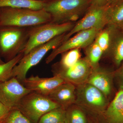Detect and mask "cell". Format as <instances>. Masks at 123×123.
<instances>
[{"mask_svg": "<svg viewBox=\"0 0 123 123\" xmlns=\"http://www.w3.org/2000/svg\"><path fill=\"white\" fill-rule=\"evenodd\" d=\"M50 14L44 9L34 10L22 8H0V26L29 27L50 22Z\"/></svg>", "mask_w": 123, "mask_h": 123, "instance_id": "6da1fadb", "label": "cell"}, {"mask_svg": "<svg viewBox=\"0 0 123 123\" xmlns=\"http://www.w3.org/2000/svg\"><path fill=\"white\" fill-rule=\"evenodd\" d=\"M29 27L0 26V56L5 62L24 50L29 38Z\"/></svg>", "mask_w": 123, "mask_h": 123, "instance_id": "7a4b0ae2", "label": "cell"}, {"mask_svg": "<svg viewBox=\"0 0 123 123\" xmlns=\"http://www.w3.org/2000/svg\"><path fill=\"white\" fill-rule=\"evenodd\" d=\"M90 0H52L46 1L44 10L50 14V22H72L90 5Z\"/></svg>", "mask_w": 123, "mask_h": 123, "instance_id": "3957f363", "label": "cell"}, {"mask_svg": "<svg viewBox=\"0 0 123 123\" xmlns=\"http://www.w3.org/2000/svg\"><path fill=\"white\" fill-rule=\"evenodd\" d=\"M72 22L56 24L51 22L29 27V38L22 52L27 54L37 46L44 44L58 36L68 33L74 26Z\"/></svg>", "mask_w": 123, "mask_h": 123, "instance_id": "277c9868", "label": "cell"}, {"mask_svg": "<svg viewBox=\"0 0 123 123\" xmlns=\"http://www.w3.org/2000/svg\"><path fill=\"white\" fill-rule=\"evenodd\" d=\"M66 33L58 36L49 42L36 47L24 56L12 70V78L15 77L22 84L29 69L38 64L47 53L62 43Z\"/></svg>", "mask_w": 123, "mask_h": 123, "instance_id": "5b68a950", "label": "cell"}, {"mask_svg": "<svg viewBox=\"0 0 123 123\" xmlns=\"http://www.w3.org/2000/svg\"><path fill=\"white\" fill-rule=\"evenodd\" d=\"M61 107L48 96L31 92L20 101L16 109L20 111L32 123H38L46 113Z\"/></svg>", "mask_w": 123, "mask_h": 123, "instance_id": "8992f818", "label": "cell"}, {"mask_svg": "<svg viewBox=\"0 0 123 123\" xmlns=\"http://www.w3.org/2000/svg\"><path fill=\"white\" fill-rule=\"evenodd\" d=\"M75 104L97 113L103 112L107 107L106 97L93 86L87 83L77 86Z\"/></svg>", "mask_w": 123, "mask_h": 123, "instance_id": "52a82bcc", "label": "cell"}, {"mask_svg": "<svg viewBox=\"0 0 123 123\" xmlns=\"http://www.w3.org/2000/svg\"><path fill=\"white\" fill-rule=\"evenodd\" d=\"M102 27H97L79 31L72 37L63 42L52 51L46 59V63L51 62L57 55L72 49L84 48L92 44Z\"/></svg>", "mask_w": 123, "mask_h": 123, "instance_id": "ba28073f", "label": "cell"}, {"mask_svg": "<svg viewBox=\"0 0 123 123\" xmlns=\"http://www.w3.org/2000/svg\"><path fill=\"white\" fill-rule=\"evenodd\" d=\"M93 68L86 58L80 59L74 65L63 68L56 64L52 66L54 76L60 77L65 82L78 86L86 83Z\"/></svg>", "mask_w": 123, "mask_h": 123, "instance_id": "9c48e42d", "label": "cell"}, {"mask_svg": "<svg viewBox=\"0 0 123 123\" xmlns=\"http://www.w3.org/2000/svg\"><path fill=\"white\" fill-rule=\"evenodd\" d=\"M108 6L102 7L90 6L84 17L65 35L63 42L66 41L73 35L81 31L94 27L103 28L107 22L106 11Z\"/></svg>", "mask_w": 123, "mask_h": 123, "instance_id": "30bf717a", "label": "cell"}, {"mask_svg": "<svg viewBox=\"0 0 123 123\" xmlns=\"http://www.w3.org/2000/svg\"><path fill=\"white\" fill-rule=\"evenodd\" d=\"M31 92L12 77L0 83V102L12 110L16 109L23 98Z\"/></svg>", "mask_w": 123, "mask_h": 123, "instance_id": "8fae6325", "label": "cell"}, {"mask_svg": "<svg viewBox=\"0 0 123 123\" xmlns=\"http://www.w3.org/2000/svg\"><path fill=\"white\" fill-rule=\"evenodd\" d=\"M65 82L63 79L57 76L43 78L31 75L29 78H26L22 84L32 92L48 96L58 86Z\"/></svg>", "mask_w": 123, "mask_h": 123, "instance_id": "7c38bea8", "label": "cell"}, {"mask_svg": "<svg viewBox=\"0 0 123 123\" xmlns=\"http://www.w3.org/2000/svg\"><path fill=\"white\" fill-rule=\"evenodd\" d=\"M76 86L69 82L60 85L49 94L48 97L53 102L66 110L75 104L76 99Z\"/></svg>", "mask_w": 123, "mask_h": 123, "instance_id": "4fadbf2b", "label": "cell"}, {"mask_svg": "<svg viewBox=\"0 0 123 123\" xmlns=\"http://www.w3.org/2000/svg\"><path fill=\"white\" fill-rule=\"evenodd\" d=\"M103 112L107 123H123V89L119 91Z\"/></svg>", "mask_w": 123, "mask_h": 123, "instance_id": "5bb4252c", "label": "cell"}, {"mask_svg": "<svg viewBox=\"0 0 123 123\" xmlns=\"http://www.w3.org/2000/svg\"><path fill=\"white\" fill-rule=\"evenodd\" d=\"M86 83L99 90L106 97L111 93V82L109 74L98 68L93 69Z\"/></svg>", "mask_w": 123, "mask_h": 123, "instance_id": "9a60e30c", "label": "cell"}, {"mask_svg": "<svg viewBox=\"0 0 123 123\" xmlns=\"http://www.w3.org/2000/svg\"><path fill=\"white\" fill-rule=\"evenodd\" d=\"M46 2L44 0H0V8L10 7L39 10L43 9Z\"/></svg>", "mask_w": 123, "mask_h": 123, "instance_id": "2e32d148", "label": "cell"}, {"mask_svg": "<svg viewBox=\"0 0 123 123\" xmlns=\"http://www.w3.org/2000/svg\"><path fill=\"white\" fill-rule=\"evenodd\" d=\"M66 110L61 107L53 109L43 115L40 119L38 123L66 122Z\"/></svg>", "mask_w": 123, "mask_h": 123, "instance_id": "e0dca14e", "label": "cell"}, {"mask_svg": "<svg viewBox=\"0 0 123 123\" xmlns=\"http://www.w3.org/2000/svg\"><path fill=\"white\" fill-rule=\"evenodd\" d=\"M24 55L23 52H21L12 59L0 65V83L12 78L11 73L13 69L18 64Z\"/></svg>", "mask_w": 123, "mask_h": 123, "instance_id": "ac0fdd59", "label": "cell"}, {"mask_svg": "<svg viewBox=\"0 0 123 123\" xmlns=\"http://www.w3.org/2000/svg\"><path fill=\"white\" fill-rule=\"evenodd\" d=\"M61 54L62 56L60 61L56 64L63 68L71 67L80 59V53L79 49H72Z\"/></svg>", "mask_w": 123, "mask_h": 123, "instance_id": "d6986e66", "label": "cell"}, {"mask_svg": "<svg viewBox=\"0 0 123 123\" xmlns=\"http://www.w3.org/2000/svg\"><path fill=\"white\" fill-rule=\"evenodd\" d=\"M86 51V59L90 63L93 69L98 68L103 51L95 41L89 46Z\"/></svg>", "mask_w": 123, "mask_h": 123, "instance_id": "ffe728a7", "label": "cell"}, {"mask_svg": "<svg viewBox=\"0 0 123 123\" xmlns=\"http://www.w3.org/2000/svg\"><path fill=\"white\" fill-rule=\"evenodd\" d=\"M66 123H87L84 112L73 105L66 110Z\"/></svg>", "mask_w": 123, "mask_h": 123, "instance_id": "44dd1931", "label": "cell"}, {"mask_svg": "<svg viewBox=\"0 0 123 123\" xmlns=\"http://www.w3.org/2000/svg\"><path fill=\"white\" fill-rule=\"evenodd\" d=\"M107 18L114 23H119L123 21V3L114 8H110L108 6L107 9Z\"/></svg>", "mask_w": 123, "mask_h": 123, "instance_id": "7402d4cb", "label": "cell"}, {"mask_svg": "<svg viewBox=\"0 0 123 123\" xmlns=\"http://www.w3.org/2000/svg\"><path fill=\"white\" fill-rule=\"evenodd\" d=\"M2 123H32L17 109H13Z\"/></svg>", "mask_w": 123, "mask_h": 123, "instance_id": "603a6c76", "label": "cell"}, {"mask_svg": "<svg viewBox=\"0 0 123 123\" xmlns=\"http://www.w3.org/2000/svg\"><path fill=\"white\" fill-rule=\"evenodd\" d=\"M95 40L103 52L107 50L110 46V34L108 31H103L98 33Z\"/></svg>", "mask_w": 123, "mask_h": 123, "instance_id": "cb8c5ba5", "label": "cell"}, {"mask_svg": "<svg viewBox=\"0 0 123 123\" xmlns=\"http://www.w3.org/2000/svg\"><path fill=\"white\" fill-rule=\"evenodd\" d=\"M114 58L116 63L119 65L123 61V38L117 43L114 51Z\"/></svg>", "mask_w": 123, "mask_h": 123, "instance_id": "d4e9b609", "label": "cell"}, {"mask_svg": "<svg viewBox=\"0 0 123 123\" xmlns=\"http://www.w3.org/2000/svg\"><path fill=\"white\" fill-rule=\"evenodd\" d=\"M12 110L0 102V123L4 122Z\"/></svg>", "mask_w": 123, "mask_h": 123, "instance_id": "484cf974", "label": "cell"}, {"mask_svg": "<svg viewBox=\"0 0 123 123\" xmlns=\"http://www.w3.org/2000/svg\"><path fill=\"white\" fill-rule=\"evenodd\" d=\"M109 4V0H90V6L104 7Z\"/></svg>", "mask_w": 123, "mask_h": 123, "instance_id": "4316f807", "label": "cell"}, {"mask_svg": "<svg viewBox=\"0 0 123 123\" xmlns=\"http://www.w3.org/2000/svg\"><path fill=\"white\" fill-rule=\"evenodd\" d=\"M119 76L120 77V79H121V89H123V66L120 72Z\"/></svg>", "mask_w": 123, "mask_h": 123, "instance_id": "83f0119b", "label": "cell"}, {"mask_svg": "<svg viewBox=\"0 0 123 123\" xmlns=\"http://www.w3.org/2000/svg\"><path fill=\"white\" fill-rule=\"evenodd\" d=\"M5 62H4L0 58V65L2 64H3Z\"/></svg>", "mask_w": 123, "mask_h": 123, "instance_id": "f1b7e54d", "label": "cell"}, {"mask_svg": "<svg viewBox=\"0 0 123 123\" xmlns=\"http://www.w3.org/2000/svg\"><path fill=\"white\" fill-rule=\"evenodd\" d=\"M116 0H109V3H110V2H111V1H115Z\"/></svg>", "mask_w": 123, "mask_h": 123, "instance_id": "f546056e", "label": "cell"}, {"mask_svg": "<svg viewBox=\"0 0 123 123\" xmlns=\"http://www.w3.org/2000/svg\"><path fill=\"white\" fill-rule=\"evenodd\" d=\"M89 123H92V122H90V121L89 122Z\"/></svg>", "mask_w": 123, "mask_h": 123, "instance_id": "4dcf8cb0", "label": "cell"}, {"mask_svg": "<svg viewBox=\"0 0 123 123\" xmlns=\"http://www.w3.org/2000/svg\"><path fill=\"white\" fill-rule=\"evenodd\" d=\"M66 123V122H63V123Z\"/></svg>", "mask_w": 123, "mask_h": 123, "instance_id": "1f68e13d", "label": "cell"}]
</instances>
